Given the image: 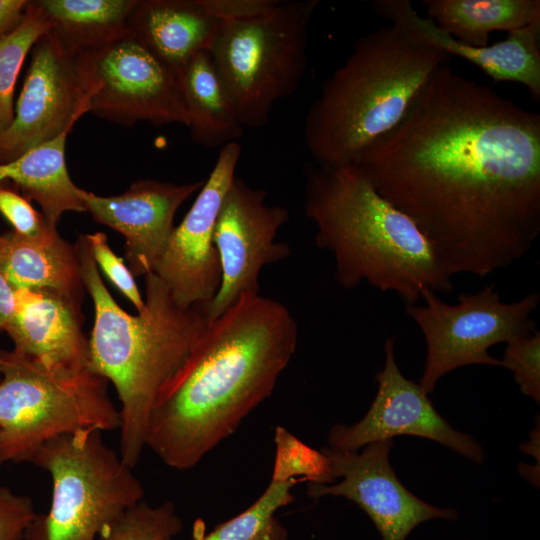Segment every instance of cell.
<instances>
[{
    "label": "cell",
    "instance_id": "d590c367",
    "mask_svg": "<svg viewBox=\"0 0 540 540\" xmlns=\"http://www.w3.org/2000/svg\"><path fill=\"white\" fill-rule=\"evenodd\" d=\"M3 460H2V457H1V453H0V466L3 464Z\"/></svg>",
    "mask_w": 540,
    "mask_h": 540
},
{
    "label": "cell",
    "instance_id": "2e32d148",
    "mask_svg": "<svg viewBox=\"0 0 540 540\" xmlns=\"http://www.w3.org/2000/svg\"><path fill=\"white\" fill-rule=\"evenodd\" d=\"M204 182L177 185L142 179L119 195L100 196L81 188L80 197L96 222L122 234L125 260L133 276H146L165 250L178 208Z\"/></svg>",
    "mask_w": 540,
    "mask_h": 540
},
{
    "label": "cell",
    "instance_id": "5bb4252c",
    "mask_svg": "<svg viewBox=\"0 0 540 540\" xmlns=\"http://www.w3.org/2000/svg\"><path fill=\"white\" fill-rule=\"evenodd\" d=\"M240 155L239 142L220 148L212 171L182 222L174 227L152 272L182 307L211 302L220 287L214 227L223 198L236 176Z\"/></svg>",
    "mask_w": 540,
    "mask_h": 540
},
{
    "label": "cell",
    "instance_id": "836d02e7",
    "mask_svg": "<svg viewBox=\"0 0 540 540\" xmlns=\"http://www.w3.org/2000/svg\"><path fill=\"white\" fill-rule=\"evenodd\" d=\"M29 1L0 0V38L21 21Z\"/></svg>",
    "mask_w": 540,
    "mask_h": 540
},
{
    "label": "cell",
    "instance_id": "4316f807",
    "mask_svg": "<svg viewBox=\"0 0 540 540\" xmlns=\"http://www.w3.org/2000/svg\"><path fill=\"white\" fill-rule=\"evenodd\" d=\"M182 529L172 502L151 506L142 499L107 524L95 540H172Z\"/></svg>",
    "mask_w": 540,
    "mask_h": 540
},
{
    "label": "cell",
    "instance_id": "484cf974",
    "mask_svg": "<svg viewBox=\"0 0 540 540\" xmlns=\"http://www.w3.org/2000/svg\"><path fill=\"white\" fill-rule=\"evenodd\" d=\"M50 29L42 8L36 1H29L19 24L0 38V132L13 120V94L25 58Z\"/></svg>",
    "mask_w": 540,
    "mask_h": 540
},
{
    "label": "cell",
    "instance_id": "44dd1931",
    "mask_svg": "<svg viewBox=\"0 0 540 540\" xmlns=\"http://www.w3.org/2000/svg\"><path fill=\"white\" fill-rule=\"evenodd\" d=\"M65 131L57 137L39 144L16 159L0 164V183L11 181L28 200L36 201L42 215L57 228L65 212H87L65 162Z\"/></svg>",
    "mask_w": 540,
    "mask_h": 540
},
{
    "label": "cell",
    "instance_id": "6da1fadb",
    "mask_svg": "<svg viewBox=\"0 0 540 540\" xmlns=\"http://www.w3.org/2000/svg\"><path fill=\"white\" fill-rule=\"evenodd\" d=\"M352 163L415 222L451 277L509 267L540 233V114L446 64Z\"/></svg>",
    "mask_w": 540,
    "mask_h": 540
},
{
    "label": "cell",
    "instance_id": "1f68e13d",
    "mask_svg": "<svg viewBox=\"0 0 540 540\" xmlns=\"http://www.w3.org/2000/svg\"><path fill=\"white\" fill-rule=\"evenodd\" d=\"M0 213L12 225L13 231L23 236L36 235L49 225L42 213L37 212L27 198L2 183Z\"/></svg>",
    "mask_w": 540,
    "mask_h": 540
},
{
    "label": "cell",
    "instance_id": "f1b7e54d",
    "mask_svg": "<svg viewBox=\"0 0 540 540\" xmlns=\"http://www.w3.org/2000/svg\"><path fill=\"white\" fill-rule=\"evenodd\" d=\"M501 366L509 369L520 391L540 401V333L536 331L528 336L507 343Z\"/></svg>",
    "mask_w": 540,
    "mask_h": 540
},
{
    "label": "cell",
    "instance_id": "9c48e42d",
    "mask_svg": "<svg viewBox=\"0 0 540 540\" xmlns=\"http://www.w3.org/2000/svg\"><path fill=\"white\" fill-rule=\"evenodd\" d=\"M540 294L532 292L521 300L505 303L494 284L475 293L460 294L456 304L440 300L425 290L424 305L406 304L405 313L420 328L427 348L419 385L429 394L445 374L472 364L501 366L488 350L536 332L531 314Z\"/></svg>",
    "mask_w": 540,
    "mask_h": 540
},
{
    "label": "cell",
    "instance_id": "277c9868",
    "mask_svg": "<svg viewBox=\"0 0 540 540\" xmlns=\"http://www.w3.org/2000/svg\"><path fill=\"white\" fill-rule=\"evenodd\" d=\"M304 211L315 241L330 251L335 279L345 289L366 281L416 304L425 290L450 293L452 277L415 222L384 199L353 163L307 164Z\"/></svg>",
    "mask_w": 540,
    "mask_h": 540
},
{
    "label": "cell",
    "instance_id": "3957f363",
    "mask_svg": "<svg viewBox=\"0 0 540 540\" xmlns=\"http://www.w3.org/2000/svg\"><path fill=\"white\" fill-rule=\"evenodd\" d=\"M84 287L94 305L89 367L114 386L120 402V456L134 468L146 447L150 412L210 322L208 303L180 306L154 274L145 277L144 307L136 315L114 300L84 235L75 243Z\"/></svg>",
    "mask_w": 540,
    "mask_h": 540
},
{
    "label": "cell",
    "instance_id": "d6986e66",
    "mask_svg": "<svg viewBox=\"0 0 540 540\" xmlns=\"http://www.w3.org/2000/svg\"><path fill=\"white\" fill-rule=\"evenodd\" d=\"M223 21L202 0H138L131 31L176 75L209 51Z\"/></svg>",
    "mask_w": 540,
    "mask_h": 540
},
{
    "label": "cell",
    "instance_id": "8d00e7d4",
    "mask_svg": "<svg viewBox=\"0 0 540 540\" xmlns=\"http://www.w3.org/2000/svg\"><path fill=\"white\" fill-rule=\"evenodd\" d=\"M0 369H1V360H0ZM0 379H1V376H0Z\"/></svg>",
    "mask_w": 540,
    "mask_h": 540
},
{
    "label": "cell",
    "instance_id": "ffe728a7",
    "mask_svg": "<svg viewBox=\"0 0 540 540\" xmlns=\"http://www.w3.org/2000/svg\"><path fill=\"white\" fill-rule=\"evenodd\" d=\"M0 272L17 289H50L82 304L86 291L75 244L57 228L33 236L0 234Z\"/></svg>",
    "mask_w": 540,
    "mask_h": 540
},
{
    "label": "cell",
    "instance_id": "5b68a950",
    "mask_svg": "<svg viewBox=\"0 0 540 540\" xmlns=\"http://www.w3.org/2000/svg\"><path fill=\"white\" fill-rule=\"evenodd\" d=\"M450 58L393 23L360 37L307 111L304 138L314 163H352L402 121Z\"/></svg>",
    "mask_w": 540,
    "mask_h": 540
},
{
    "label": "cell",
    "instance_id": "ac0fdd59",
    "mask_svg": "<svg viewBox=\"0 0 540 540\" xmlns=\"http://www.w3.org/2000/svg\"><path fill=\"white\" fill-rule=\"evenodd\" d=\"M82 304L50 289L15 290V312L5 332L14 350L72 367L89 366Z\"/></svg>",
    "mask_w": 540,
    "mask_h": 540
},
{
    "label": "cell",
    "instance_id": "4fadbf2b",
    "mask_svg": "<svg viewBox=\"0 0 540 540\" xmlns=\"http://www.w3.org/2000/svg\"><path fill=\"white\" fill-rule=\"evenodd\" d=\"M393 440L372 442L358 451H337L326 455L333 484L308 483L310 497H344L357 504L373 521L382 540H405L420 523L432 519L455 520L454 509L430 505L411 493L397 478L389 463Z\"/></svg>",
    "mask_w": 540,
    "mask_h": 540
},
{
    "label": "cell",
    "instance_id": "4dcf8cb0",
    "mask_svg": "<svg viewBox=\"0 0 540 540\" xmlns=\"http://www.w3.org/2000/svg\"><path fill=\"white\" fill-rule=\"evenodd\" d=\"M37 515L28 496L0 486V540H25L26 532Z\"/></svg>",
    "mask_w": 540,
    "mask_h": 540
},
{
    "label": "cell",
    "instance_id": "9a60e30c",
    "mask_svg": "<svg viewBox=\"0 0 540 540\" xmlns=\"http://www.w3.org/2000/svg\"><path fill=\"white\" fill-rule=\"evenodd\" d=\"M395 339L385 342L384 368L376 374V396L366 415L353 425L336 424L327 435L328 448L358 451L365 445L392 440L397 435H413L434 440L468 459L482 463L481 446L461 433L437 412L419 383L404 377L394 355Z\"/></svg>",
    "mask_w": 540,
    "mask_h": 540
},
{
    "label": "cell",
    "instance_id": "e0dca14e",
    "mask_svg": "<svg viewBox=\"0 0 540 540\" xmlns=\"http://www.w3.org/2000/svg\"><path fill=\"white\" fill-rule=\"evenodd\" d=\"M372 8L428 45L475 64L494 81L523 84L535 99L540 98V18L508 32L505 40L476 48L456 41L432 20L420 16L409 0H377Z\"/></svg>",
    "mask_w": 540,
    "mask_h": 540
},
{
    "label": "cell",
    "instance_id": "8992f818",
    "mask_svg": "<svg viewBox=\"0 0 540 540\" xmlns=\"http://www.w3.org/2000/svg\"><path fill=\"white\" fill-rule=\"evenodd\" d=\"M0 453L30 463L46 442L81 430L121 425L108 381L89 366L72 367L0 350Z\"/></svg>",
    "mask_w": 540,
    "mask_h": 540
},
{
    "label": "cell",
    "instance_id": "7a4b0ae2",
    "mask_svg": "<svg viewBox=\"0 0 540 540\" xmlns=\"http://www.w3.org/2000/svg\"><path fill=\"white\" fill-rule=\"evenodd\" d=\"M298 327L279 301L249 293L212 320L149 415L146 447L186 470L229 437L269 397L297 345Z\"/></svg>",
    "mask_w": 540,
    "mask_h": 540
},
{
    "label": "cell",
    "instance_id": "ba28073f",
    "mask_svg": "<svg viewBox=\"0 0 540 540\" xmlns=\"http://www.w3.org/2000/svg\"><path fill=\"white\" fill-rule=\"evenodd\" d=\"M30 463L52 480L48 512L37 513L25 540H95L100 531L144 497V488L103 440L81 430L43 444Z\"/></svg>",
    "mask_w": 540,
    "mask_h": 540
},
{
    "label": "cell",
    "instance_id": "d4e9b609",
    "mask_svg": "<svg viewBox=\"0 0 540 540\" xmlns=\"http://www.w3.org/2000/svg\"><path fill=\"white\" fill-rule=\"evenodd\" d=\"M297 482L271 477L265 491L250 507L206 535L197 530L193 540H286L287 532L275 513L293 501L291 489Z\"/></svg>",
    "mask_w": 540,
    "mask_h": 540
},
{
    "label": "cell",
    "instance_id": "83f0119b",
    "mask_svg": "<svg viewBox=\"0 0 540 540\" xmlns=\"http://www.w3.org/2000/svg\"><path fill=\"white\" fill-rule=\"evenodd\" d=\"M275 444L272 477L318 484L335 481L328 458L322 451L307 446L280 426L275 431Z\"/></svg>",
    "mask_w": 540,
    "mask_h": 540
},
{
    "label": "cell",
    "instance_id": "7c38bea8",
    "mask_svg": "<svg viewBox=\"0 0 540 540\" xmlns=\"http://www.w3.org/2000/svg\"><path fill=\"white\" fill-rule=\"evenodd\" d=\"M289 211L266 204V191L234 177L221 203L213 241L219 255L221 283L207 311L214 320L243 295L259 293V274L268 264L290 255V247L275 241Z\"/></svg>",
    "mask_w": 540,
    "mask_h": 540
},
{
    "label": "cell",
    "instance_id": "52a82bcc",
    "mask_svg": "<svg viewBox=\"0 0 540 540\" xmlns=\"http://www.w3.org/2000/svg\"><path fill=\"white\" fill-rule=\"evenodd\" d=\"M319 4L278 1L265 14L223 22L209 53L244 128L266 125L275 104L300 85Z\"/></svg>",
    "mask_w": 540,
    "mask_h": 540
},
{
    "label": "cell",
    "instance_id": "603a6c76",
    "mask_svg": "<svg viewBox=\"0 0 540 540\" xmlns=\"http://www.w3.org/2000/svg\"><path fill=\"white\" fill-rule=\"evenodd\" d=\"M51 33L68 53L100 48L131 31L138 0H38Z\"/></svg>",
    "mask_w": 540,
    "mask_h": 540
},
{
    "label": "cell",
    "instance_id": "30bf717a",
    "mask_svg": "<svg viewBox=\"0 0 540 540\" xmlns=\"http://www.w3.org/2000/svg\"><path fill=\"white\" fill-rule=\"evenodd\" d=\"M92 91L89 112L120 125H189L178 76L130 31L79 54Z\"/></svg>",
    "mask_w": 540,
    "mask_h": 540
},
{
    "label": "cell",
    "instance_id": "cb8c5ba5",
    "mask_svg": "<svg viewBox=\"0 0 540 540\" xmlns=\"http://www.w3.org/2000/svg\"><path fill=\"white\" fill-rule=\"evenodd\" d=\"M442 31L470 47H485L493 31L507 33L540 18L539 0H424Z\"/></svg>",
    "mask_w": 540,
    "mask_h": 540
},
{
    "label": "cell",
    "instance_id": "d6a6232c",
    "mask_svg": "<svg viewBox=\"0 0 540 540\" xmlns=\"http://www.w3.org/2000/svg\"><path fill=\"white\" fill-rule=\"evenodd\" d=\"M208 11L216 18L236 21L267 13L278 3L276 0H202Z\"/></svg>",
    "mask_w": 540,
    "mask_h": 540
},
{
    "label": "cell",
    "instance_id": "f546056e",
    "mask_svg": "<svg viewBox=\"0 0 540 540\" xmlns=\"http://www.w3.org/2000/svg\"><path fill=\"white\" fill-rule=\"evenodd\" d=\"M91 254L111 283L133 304L137 312L143 309L144 299L135 282V277L124 260L111 249L105 233L95 232L84 235Z\"/></svg>",
    "mask_w": 540,
    "mask_h": 540
},
{
    "label": "cell",
    "instance_id": "7402d4cb",
    "mask_svg": "<svg viewBox=\"0 0 540 540\" xmlns=\"http://www.w3.org/2000/svg\"><path fill=\"white\" fill-rule=\"evenodd\" d=\"M177 76L193 141L207 148L238 142L244 127L209 51L196 55Z\"/></svg>",
    "mask_w": 540,
    "mask_h": 540
},
{
    "label": "cell",
    "instance_id": "8fae6325",
    "mask_svg": "<svg viewBox=\"0 0 540 540\" xmlns=\"http://www.w3.org/2000/svg\"><path fill=\"white\" fill-rule=\"evenodd\" d=\"M31 51L13 120L0 132V164L70 131L89 112L92 91L79 55L66 52L51 31Z\"/></svg>",
    "mask_w": 540,
    "mask_h": 540
},
{
    "label": "cell",
    "instance_id": "e575fe53",
    "mask_svg": "<svg viewBox=\"0 0 540 540\" xmlns=\"http://www.w3.org/2000/svg\"><path fill=\"white\" fill-rule=\"evenodd\" d=\"M15 312V289L0 272V331H5Z\"/></svg>",
    "mask_w": 540,
    "mask_h": 540
}]
</instances>
